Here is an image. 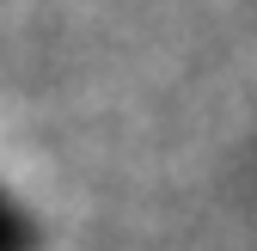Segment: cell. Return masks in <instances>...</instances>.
I'll return each instance as SVG.
<instances>
[{"instance_id": "1", "label": "cell", "mask_w": 257, "mask_h": 251, "mask_svg": "<svg viewBox=\"0 0 257 251\" xmlns=\"http://www.w3.org/2000/svg\"><path fill=\"white\" fill-rule=\"evenodd\" d=\"M37 245V233H31V214L0 190V251H31Z\"/></svg>"}]
</instances>
